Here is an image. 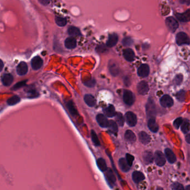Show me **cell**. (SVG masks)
Wrapping results in <instances>:
<instances>
[{
  "label": "cell",
  "mask_w": 190,
  "mask_h": 190,
  "mask_svg": "<svg viewBox=\"0 0 190 190\" xmlns=\"http://www.w3.org/2000/svg\"><path fill=\"white\" fill-rule=\"evenodd\" d=\"M146 113L149 119L155 118L156 115V110L154 101L151 98L148 99L147 103L146 104Z\"/></svg>",
  "instance_id": "1"
},
{
  "label": "cell",
  "mask_w": 190,
  "mask_h": 190,
  "mask_svg": "<svg viewBox=\"0 0 190 190\" xmlns=\"http://www.w3.org/2000/svg\"><path fill=\"white\" fill-rule=\"evenodd\" d=\"M176 43L178 45H189L190 39L187 34L184 32H178L176 38Z\"/></svg>",
  "instance_id": "2"
},
{
  "label": "cell",
  "mask_w": 190,
  "mask_h": 190,
  "mask_svg": "<svg viewBox=\"0 0 190 190\" xmlns=\"http://www.w3.org/2000/svg\"><path fill=\"white\" fill-rule=\"evenodd\" d=\"M123 99L124 102L128 106H132L134 102V94L130 90H124L123 95Z\"/></svg>",
  "instance_id": "3"
},
{
  "label": "cell",
  "mask_w": 190,
  "mask_h": 190,
  "mask_svg": "<svg viewBox=\"0 0 190 190\" xmlns=\"http://www.w3.org/2000/svg\"><path fill=\"white\" fill-rule=\"evenodd\" d=\"M166 24L168 30L172 32H174L178 27V23L173 17H168L166 20Z\"/></svg>",
  "instance_id": "4"
},
{
  "label": "cell",
  "mask_w": 190,
  "mask_h": 190,
  "mask_svg": "<svg viewBox=\"0 0 190 190\" xmlns=\"http://www.w3.org/2000/svg\"><path fill=\"white\" fill-rule=\"evenodd\" d=\"M154 159L156 164L160 167L163 166L166 163V158L164 154L160 151L155 152Z\"/></svg>",
  "instance_id": "5"
},
{
  "label": "cell",
  "mask_w": 190,
  "mask_h": 190,
  "mask_svg": "<svg viewBox=\"0 0 190 190\" xmlns=\"http://www.w3.org/2000/svg\"><path fill=\"white\" fill-rule=\"evenodd\" d=\"M126 122L130 127H134L137 123V116L132 112H128L125 115Z\"/></svg>",
  "instance_id": "6"
},
{
  "label": "cell",
  "mask_w": 190,
  "mask_h": 190,
  "mask_svg": "<svg viewBox=\"0 0 190 190\" xmlns=\"http://www.w3.org/2000/svg\"><path fill=\"white\" fill-rule=\"evenodd\" d=\"M160 104L163 108H169L174 105V100L170 95H164L160 99Z\"/></svg>",
  "instance_id": "7"
},
{
  "label": "cell",
  "mask_w": 190,
  "mask_h": 190,
  "mask_svg": "<svg viewBox=\"0 0 190 190\" xmlns=\"http://www.w3.org/2000/svg\"><path fill=\"white\" fill-rule=\"evenodd\" d=\"M137 89L139 94L145 95L149 91L148 83L145 81H142L140 83H139Z\"/></svg>",
  "instance_id": "8"
},
{
  "label": "cell",
  "mask_w": 190,
  "mask_h": 190,
  "mask_svg": "<svg viewBox=\"0 0 190 190\" xmlns=\"http://www.w3.org/2000/svg\"><path fill=\"white\" fill-rule=\"evenodd\" d=\"M137 73L141 77H147L149 74V67L147 64H142L138 69Z\"/></svg>",
  "instance_id": "9"
},
{
  "label": "cell",
  "mask_w": 190,
  "mask_h": 190,
  "mask_svg": "<svg viewBox=\"0 0 190 190\" xmlns=\"http://www.w3.org/2000/svg\"><path fill=\"white\" fill-rule=\"evenodd\" d=\"M43 65V60L39 56H36L32 59L31 60V66L35 70H39L42 67Z\"/></svg>",
  "instance_id": "10"
},
{
  "label": "cell",
  "mask_w": 190,
  "mask_h": 190,
  "mask_svg": "<svg viewBox=\"0 0 190 190\" xmlns=\"http://www.w3.org/2000/svg\"><path fill=\"white\" fill-rule=\"evenodd\" d=\"M16 71L18 75L23 76L27 74L28 71V66L25 62L22 61L17 65L16 68Z\"/></svg>",
  "instance_id": "11"
},
{
  "label": "cell",
  "mask_w": 190,
  "mask_h": 190,
  "mask_svg": "<svg viewBox=\"0 0 190 190\" xmlns=\"http://www.w3.org/2000/svg\"><path fill=\"white\" fill-rule=\"evenodd\" d=\"M106 174V178L107 182H109V185L112 187V185H113L116 182V178L115 176V174H114L113 171L109 168H108Z\"/></svg>",
  "instance_id": "12"
},
{
  "label": "cell",
  "mask_w": 190,
  "mask_h": 190,
  "mask_svg": "<svg viewBox=\"0 0 190 190\" xmlns=\"http://www.w3.org/2000/svg\"><path fill=\"white\" fill-rule=\"evenodd\" d=\"M164 153H165V156H166L165 158H167L168 162L170 163L173 164L176 161V157L171 149L166 148L164 150Z\"/></svg>",
  "instance_id": "13"
},
{
  "label": "cell",
  "mask_w": 190,
  "mask_h": 190,
  "mask_svg": "<svg viewBox=\"0 0 190 190\" xmlns=\"http://www.w3.org/2000/svg\"><path fill=\"white\" fill-rule=\"evenodd\" d=\"M176 16L177 17V19L180 20V21L186 23V22H188L190 20V10H188L185 12L184 13H176Z\"/></svg>",
  "instance_id": "14"
},
{
  "label": "cell",
  "mask_w": 190,
  "mask_h": 190,
  "mask_svg": "<svg viewBox=\"0 0 190 190\" xmlns=\"http://www.w3.org/2000/svg\"><path fill=\"white\" fill-rule=\"evenodd\" d=\"M97 122L99 125L102 128H107L108 125V120L106 118V117L104 115L99 114H98L96 117Z\"/></svg>",
  "instance_id": "15"
},
{
  "label": "cell",
  "mask_w": 190,
  "mask_h": 190,
  "mask_svg": "<svg viewBox=\"0 0 190 190\" xmlns=\"http://www.w3.org/2000/svg\"><path fill=\"white\" fill-rule=\"evenodd\" d=\"M118 41V36L116 34H112L109 35L106 45L109 48H112L116 45Z\"/></svg>",
  "instance_id": "16"
},
{
  "label": "cell",
  "mask_w": 190,
  "mask_h": 190,
  "mask_svg": "<svg viewBox=\"0 0 190 190\" xmlns=\"http://www.w3.org/2000/svg\"><path fill=\"white\" fill-rule=\"evenodd\" d=\"M123 54L124 58L126 59V60L130 61V62L134 60L135 54H134V52H133V50L131 48H128L125 49L123 51Z\"/></svg>",
  "instance_id": "17"
},
{
  "label": "cell",
  "mask_w": 190,
  "mask_h": 190,
  "mask_svg": "<svg viewBox=\"0 0 190 190\" xmlns=\"http://www.w3.org/2000/svg\"><path fill=\"white\" fill-rule=\"evenodd\" d=\"M143 159L145 164L152 163L154 160V156L151 152L146 151L143 154Z\"/></svg>",
  "instance_id": "18"
},
{
  "label": "cell",
  "mask_w": 190,
  "mask_h": 190,
  "mask_svg": "<svg viewBox=\"0 0 190 190\" xmlns=\"http://www.w3.org/2000/svg\"><path fill=\"white\" fill-rule=\"evenodd\" d=\"M139 141L142 143V144L147 145L149 142H151V137L148 135L145 132H141L139 133Z\"/></svg>",
  "instance_id": "19"
},
{
  "label": "cell",
  "mask_w": 190,
  "mask_h": 190,
  "mask_svg": "<svg viewBox=\"0 0 190 190\" xmlns=\"http://www.w3.org/2000/svg\"><path fill=\"white\" fill-rule=\"evenodd\" d=\"M103 112L104 114L108 117H110V118H112L113 117L116 116V109H115V108L114 106H113V105H109L108 106H106V108H104L103 109Z\"/></svg>",
  "instance_id": "20"
},
{
  "label": "cell",
  "mask_w": 190,
  "mask_h": 190,
  "mask_svg": "<svg viewBox=\"0 0 190 190\" xmlns=\"http://www.w3.org/2000/svg\"><path fill=\"white\" fill-rule=\"evenodd\" d=\"M132 179L135 183H139L145 179V175L139 171H134L132 174Z\"/></svg>",
  "instance_id": "21"
},
{
  "label": "cell",
  "mask_w": 190,
  "mask_h": 190,
  "mask_svg": "<svg viewBox=\"0 0 190 190\" xmlns=\"http://www.w3.org/2000/svg\"><path fill=\"white\" fill-rule=\"evenodd\" d=\"M148 127L149 130L153 133H157L159 129V127L156 122L155 118L149 119L148 122Z\"/></svg>",
  "instance_id": "22"
},
{
  "label": "cell",
  "mask_w": 190,
  "mask_h": 190,
  "mask_svg": "<svg viewBox=\"0 0 190 190\" xmlns=\"http://www.w3.org/2000/svg\"><path fill=\"white\" fill-rule=\"evenodd\" d=\"M65 46L69 49H73L77 46V41L73 37L68 38L65 41Z\"/></svg>",
  "instance_id": "23"
},
{
  "label": "cell",
  "mask_w": 190,
  "mask_h": 190,
  "mask_svg": "<svg viewBox=\"0 0 190 190\" xmlns=\"http://www.w3.org/2000/svg\"><path fill=\"white\" fill-rule=\"evenodd\" d=\"M1 81L4 85L9 86L13 82V76L10 74H4L1 78Z\"/></svg>",
  "instance_id": "24"
},
{
  "label": "cell",
  "mask_w": 190,
  "mask_h": 190,
  "mask_svg": "<svg viewBox=\"0 0 190 190\" xmlns=\"http://www.w3.org/2000/svg\"><path fill=\"white\" fill-rule=\"evenodd\" d=\"M118 165H119V168L121 170V171L124 172H128L130 170V168H131L127 163L126 159L124 158H121L119 159V161H118Z\"/></svg>",
  "instance_id": "25"
},
{
  "label": "cell",
  "mask_w": 190,
  "mask_h": 190,
  "mask_svg": "<svg viewBox=\"0 0 190 190\" xmlns=\"http://www.w3.org/2000/svg\"><path fill=\"white\" fill-rule=\"evenodd\" d=\"M124 138L127 142L133 143L136 141V136L134 132L131 130L126 131L124 134Z\"/></svg>",
  "instance_id": "26"
},
{
  "label": "cell",
  "mask_w": 190,
  "mask_h": 190,
  "mask_svg": "<svg viewBox=\"0 0 190 190\" xmlns=\"http://www.w3.org/2000/svg\"><path fill=\"white\" fill-rule=\"evenodd\" d=\"M84 101L88 106L90 107H93L96 104V100L93 95L91 94H87L84 96Z\"/></svg>",
  "instance_id": "27"
},
{
  "label": "cell",
  "mask_w": 190,
  "mask_h": 190,
  "mask_svg": "<svg viewBox=\"0 0 190 190\" xmlns=\"http://www.w3.org/2000/svg\"><path fill=\"white\" fill-rule=\"evenodd\" d=\"M98 167L102 172H106L108 169L106 162L103 158H98L97 160Z\"/></svg>",
  "instance_id": "28"
},
{
  "label": "cell",
  "mask_w": 190,
  "mask_h": 190,
  "mask_svg": "<svg viewBox=\"0 0 190 190\" xmlns=\"http://www.w3.org/2000/svg\"><path fill=\"white\" fill-rule=\"evenodd\" d=\"M68 34L71 36H81V31L80 30L75 26H70L68 30Z\"/></svg>",
  "instance_id": "29"
},
{
  "label": "cell",
  "mask_w": 190,
  "mask_h": 190,
  "mask_svg": "<svg viewBox=\"0 0 190 190\" xmlns=\"http://www.w3.org/2000/svg\"><path fill=\"white\" fill-rule=\"evenodd\" d=\"M110 131V132L113 133H116L118 132V125L116 122H114L113 120H110L108 122V127Z\"/></svg>",
  "instance_id": "30"
},
{
  "label": "cell",
  "mask_w": 190,
  "mask_h": 190,
  "mask_svg": "<svg viewBox=\"0 0 190 190\" xmlns=\"http://www.w3.org/2000/svg\"><path fill=\"white\" fill-rule=\"evenodd\" d=\"M181 131L185 134L188 133L190 131V122L188 119H185L181 124Z\"/></svg>",
  "instance_id": "31"
},
{
  "label": "cell",
  "mask_w": 190,
  "mask_h": 190,
  "mask_svg": "<svg viewBox=\"0 0 190 190\" xmlns=\"http://www.w3.org/2000/svg\"><path fill=\"white\" fill-rule=\"evenodd\" d=\"M109 71H110L111 74H112L114 76H116L119 73V68L116 63H109Z\"/></svg>",
  "instance_id": "32"
},
{
  "label": "cell",
  "mask_w": 190,
  "mask_h": 190,
  "mask_svg": "<svg viewBox=\"0 0 190 190\" xmlns=\"http://www.w3.org/2000/svg\"><path fill=\"white\" fill-rule=\"evenodd\" d=\"M91 137L92 142L94 144V145L96 146H100V142L99 141V139L98 138L96 133L94 130L91 131Z\"/></svg>",
  "instance_id": "33"
},
{
  "label": "cell",
  "mask_w": 190,
  "mask_h": 190,
  "mask_svg": "<svg viewBox=\"0 0 190 190\" xmlns=\"http://www.w3.org/2000/svg\"><path fill=\"white\" fill-rule=\"evenodd\" d=\"M116 120L117 124L120 127H123L124 124V118L121 113H117L116 114Z\"/></svg>",
  "instance_id": "34"
},
{
  "label": "cell",
  "mask_w": 190,
  "mask_h": 190,
  "mask_svg": "<svg viewBox=\"0 0 190 190\" xmlns=\"http://www.w3.org/2000/svg\"><path fill=\"white\" fill-rule=\"evenodd\" d=\"M55 22L60 27H63L66 25L67 20L64 17H56L55 18Z\"/></svg>",
  "instance_id": "35"
},
{
  "label": "cell",
  "mask_w": 190,
  "mask_h": 190,
  "mask_svg": "<svg viewBox=\"0 0 190 190\" xmlns=\"http://www.w3.org/2000/svg\"><path fill=\"white\" fill-rule=\"evenodd\" d=\"M67 108H68V109L69 110L70 113H71L73 116H76V115L78 114L77 110L75 109L74 104H73V103L71 101L68 102V104H67Z\"/></svg>",
  "instance_id": "36"
},
{
  "label": "cell",
  "mask_w": 190,
  "mask_h": 190,
  "mask_svg": "<svg viewBox=\"0 0 190 190\" xmlns=\"http://www.w3.org/2000/svg\"><path fill=\"white\" fill-rule=\"evenodd\" d=\"M20 101V98L17 95H14L13 97H11L10 99H9L7 100V104L9 106H13L19 102Z\"/></svg>",
  "instance_id": "37"
},
{
  "label": "cell",
  "mask_w": 190,
  "mask_h": 190,
  "mask_svg": "<svg viewBox=\"0 0 190 190\" xmlns=\"http://www.w3.org/2000/svg\"><path fill=\"white\" fill-rule=\"evenodd\" d=\"M185 96L186 92L185 90H180L176 94V98L180 102H184V100H185Z\"/></svg>",
  "instance_id": "38"
},
{
  "label": "cell",
  "mask_w": 190,
  "mask_h": 190,
  "mask_svg": "<svg viewBox=\"0 0 190 190\" xmlns=\"http://www.w3.org/2000/svg\"><path fill=\"white\" fill-rule=\"evenodd\" d=\"M125 159H126V161H127V163L128 164V166L131 167L133 165V161L134 160V156H132V155H130L129 153H127V154H126V158Z\"/></svg>",
  "instance_id": "39"
},
{
  "label": "cell",
  "mask_w": 190,
  "mask_h": 190,
  "mask_svg": "<svg viewBox=\"0 0 190 190\" xmlns=\"http://www.w3.org/2000/svg\"><path fill=\"white\" fill-rule=\"evenodd\" d=\"M171 187L172 190H185L184 186L179 182H174L172 184Z\"/></svg>",
  "instance_id": "40"
},
{
  "label": "cell",
  "mask_w": 190,
  "mask_h": 190,
  "mask_svg": "<svg viewBox=\"0 0 190 190\" xmlns=\"http://www.w3.org/2000/svg\"><path fill=\"white\" fill-rule=\"evenodd\" d=\"M133 42V41L132 38L130 37H127L124 39H123V44L125 46H129L132 45Z\"/></svg>",
  "instance_id": "41"
},
{
  "label": "cell",
  "mask_w": 190,
  "mask_h": 190,
  "mask_svg": "<svg viewBox=\"0 0 190 190\" xmlns=\"http://www.w3.org/2000/svg\"><path fill=\"white\" fill-rule=\"evenodd\" d=\"M183 80V76L182 74H178L176 76V77L174 80V84L177 85H179L182 83Z\"/></svg>",
  "instance_id": "42"
},
{
  "label": "cell",
  "mask_w": 190,
  "mask_h": 190,
  "mask_svg": "<svg viewBox=\"0 0 190 190\" xmlns=\"http://www.w3.org/2000/svg\"><path fill=\"white\" fill-rule=\"evenodd\" d=\"M182 122H183V120H182V118L181 117L175 119V120L174 122V126L175 127V128L178 129L181 126Z\"/></svg>",
  "instance_id": "43"
},
{
  "label": "cell",
  "mask_w": 190,
  "mask_h": 190,
  "mask_svg": "<svg viewBox=\"0 0 190 190\" xmlns=\"http://www.w3.org/2000/svg\"><path fill=\"white\" fill-rule=\"evenodd\" d=\"M95 83H96V82H95V80L91 79L89 81H88L87 82H85L84 84H85V85L87 86L88 87H93L95 85Z\"/></svg>",
  "instance_id": "44"
},
{
  "label": "cell",
  "mask_w": 190,
  "mask_h": 190,
  "mask_svg": "<svg viewBox=\"0 0 190 190\" xmlns=\"http://www.w3.org/2000/svg\"><path fill=\"white\" fill-rule=\"evenodd\" d=\"M26 81H21V82H19V83H17V84L15 85V87H13V89H18V88H20L22 87L23 86H24L25 85V83H26Z\"/></svg>",
  "instance_id": "45"
},
{
  "label": "cell",
  "mask_w": 190,
  "mask_h": 190,
  "mask_svg": "<svg viewBox=\"0 0 190 190\" xmlns=\"http://www.w3.org/2000/svg\"><path fill=\"white\" fill-rule=\"evenodd\" d=\"M124 83L126 84V86H130L131 85V81L129 79V77H126L124 79Z\"/></svg>",
  "instance_id": "46"
},
{
  "label": "cell",
  "mask_w": 190,
  "mask_h": 190,
  "mask_svg": "<svg viewBox=\"0 0 190 190\" xmlns=\"http://www.w3.org/2000/svg\"><path fill=\"white\" fill-rule=\"evenodd\" d=\"M39 2L40 3H42V5H47L50 2V1H48V0H41V1H40Z\"/></svg>",
  "instance_id": "47"
},
{
  "label": "cell",
  "mask_w": 190,
  "mask_h": 190,
  "mask_svg": "<svg viewBox=\"0 0 190 190\" xmlns=\"http://www.w3.org/2000/svg\"><path fill=\"white\" fill-rule=\"evenodd\" d=\"M186 141L187 142L188 144H190V135L189 134H188L186 136Z\"/></svg>",
  "instance_id": "48"
},
{
  "label": "cell",
  "mask_w": 190,
  "mask_h": 190,
  "mask_svg": "<svg viewBox=\"0 0 190 190\" xmlns=\"http://www.w3.org/2000/svg\"><path fill=\"white\" fill-rule=\"evenodd\" d=\"M3 66H4V64H3V61H2L1 59H0V71H2V69H3Z\"/></svg>",
  "instance_id": "49"
},
{
  "label": "cell",
  "mask_w": 190,
  "mask_h": 190,
  "mask_svg": "<svg viewBox=\"0 0 190 190\" xmlns=\"http://www.w3.org/2000/svg\"><path fill=\"white\" fill-rule=\"evenodd\" d=\"M186 190H190V185H187V186L186 187Z\"/></svg>",
  "instance_id": "50"
},
{
  "label": "cell",
  "mask_w": 190,
  "mask_h": 190,
  "mask_svg": "<svg viewBox=\"0 0 190 190\" xmlns=\"http://www.w3.org/2000/svg\"><path fill=\"white\" fill-rule=\"evenodd\" d=\"M164 190V189L161 187H158L157 188V190Z\"/></svg>",
  "instance_id": "51"
}]
</instances>
